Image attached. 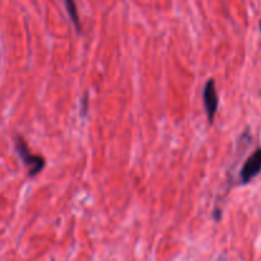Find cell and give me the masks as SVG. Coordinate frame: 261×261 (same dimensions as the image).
<instances>
[{"instance_id": "1", "label": "cell", "mask_w": 261, "mask_h": 261, "mask_svg": "<svg viewBox=\"0 0 261 261\" xmlns=\"http://www.w3.org/2000/svg\"><path fill=\"white\" fill-rule=\"evenodd\" d=\"M16 149L24 165L28 167V176L35 177L43 170L46 166V161L42 155L31 153L30 148L27 145L26 140L22 136H16Z\"/></svg>"}, {"instance_id": "2", "label": "cell", "mask_w": 261, "mask_h": 261, "mask_svg": "<svg viewBox=\"0 0 261 261\" xmlns=\"http://www.w3.org/2000/svg\"><path fill=\"white\" fill-rule=\"evenodd\" d=\"M202 101H204V107H205V112L206 116H208L209 123L213 124L219 105L216 82H214L213 78L208 79L205 87H204V91H202Z\"/></svg>"}, {"instance_id": "3", "label": "cell", "mask_w": 261, "mask_h": 261, "mask_svg": "<svg viewBox=\"0 0 261 261\" xmlns=\"http://www.w3.org/2000/svg\"><path fill=\"white\" fill-rule=\"evenodd\" d=\"M261 172V148H257L250 157L246 160L245 165L241 170V181L242 184H248Z\"/></svg>"}, {"instance_id": "4", "label": "cell", "mask_w": 261, "mask_h": 261, "mask_svg": "<svg viewBox=\"0 0 261 261\" xmlns=\"http://www.w3.org/2000/svg\"><path fill=\"white\" fill-rule=\"evenodd\" d=\"M65 7H67L68 14H69L70 19H72L73 24L75 26L78 32L82 31V26H80V21H79V14H78V9H77V4H75V0H65Z\"/></svg>"}, {"instance_id": "5", "label": "cell", "mask_w": 261, "mask_h": 261, "mask_svg": "<svg viewBox=\"0 0 261 261\" xmlns=\"http://www.w3.org/2000/svg\"><path fill=\"white\" fill-rule=\"evenodd\" d=\"M260 31H261V22H260Z\"/></svg>"}]
</instances>
